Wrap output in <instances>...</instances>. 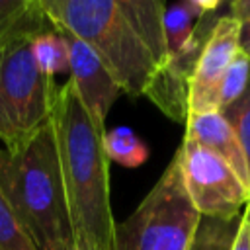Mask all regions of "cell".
<instances>
[{"label":"cell","mask_w":250,"mask_h":250,"mask_svg":"<svg viewBox=\"0 0 250 250\" xmlns=\"http://www.w3.org/2000/svg\"><path fill=\"white\" fill-rule=\"evenodd\" d=\"M240 217L230 221L201 217L189 250H230L236 229L240 225Z\"/></svg>","instance_id":"15"},{"label":"cell","mask_w":250,"mask_h":250,"mask_svg":"<svg viewBox=\"0 0 250 250\" xmlns=\"http://www.w3.org/2000/svg\"><path fill=\"white\" fill-rule=\"evenodd\" d=\"M33 57L39 70L49 78L68 72V45L53 21L33 37Z\"/></svg>","instance_id":"13"},{"label":"cell","mask_w":250,"mask_h":250,"mask_svg":"<svg viewBox=\"0 0 250 250\" xmlns=\"http://www.w3.org/2000/svg\"><path fill=\"white\" fill-rule=\"evenodd\" d=\"M68 45V72L70 82L74 84L78 98L88 111L90 119L105 131V117L115 104V100L123 94L117 82L111 78L107 68L96 57V53L70 31L55 25Z\"/></svg>","instance_id":"9"},{"label":"cell","mask_w":250,"mask_h":250,"mask_svg":"<svg viewBox=\"0 0 250 250\" xmlns=\"http://www.w3.org/2000/svg\"><path fill=\"white\" fill-rule=\"evenodd\" d=\"M230 250H250V219H248V215L244 211H242L240 225L236 229V234H234Z\"/></svg>","instance_id":"20"},{"label":"cell","mask_w":250,"mask_h":250,"mask_svg":"<svg viewBox=\"0 0 250 250\" xmlns=\"http://www.w3.org/2000/svg\"><path fill=\"white\" fill-rule=\"evenodd\" d=\"M225 2L219 0H184L164 10V35H166V49L168 57L176 55L186 47L191 39L195 23L209 12H215Z\"/></svg>","instance_id":"12"},{"label":"cell","mask_w":250,"mask_h":250,"mask_svg":"<svg viewBox=\"0 0 250 250\" xmlns=\"http://www.w3.org/2000/svg\"><path fill=\"white\" fill-rule=\"evenodd\" d=\"M238 47L240 51L250 59V21L240 23V33H238Z\"/></svg>","instance_id":"22"},{"label":"cell","mask_w":250,"mask_h":250,"mask_svg":"<svg viewBox=\"0 0 250 250\" xmlns=\"http://www.w3.org/2000/svg\"><path fill=\"white\" fill-rule=\"evenodd\" d=\"M219 113L229 121V125L236 133L240 146L244 150L246 162H248V172H250V78H248V84L242 96Z\"/></svg>","instance_id":"18"},{"label":"cell","mask_w":250,"mask_h":250,"mask_svg":"<svg viewBox=\"0 0 250 250\" xmlns=\"http://www.w3.org/2000/svg\"><path fill=\"white\" fill-rule=\"evenodd\" d=\"M49 20L84 41L123 94L145 96L158 64L119 0H41Z\"/></svg>","instance_id":"4"},{"label":"cell","mask_w":250,"mask_h":250,"mask_svg":"<svg viewBox=\"0 0 250 250\" xmlns=\"http://www.w3.org/2000/svg\"><path fill=\"white\" fill-rule=\"evenodd\" d=\"M248 203H250V201H248Z\"/></svg>","instance_id":"25"},{"label":"cell","mask_w":250,"mask_h":250,"mask_svg":"<svg viewBox=\"0 0 250 250\" xmlns=\"http://www.w3.org/2000/svg\"><path fill=\"white\" fill-rule=\"evenodd\" d=\"M104 152L109 162H117L125 168H137L148 158V146L129 127H115L109 131L105 129Z\"/></svg>","instance_id":"14"},{"label":"cell","mask_w":250,"mask_h":250,"mask_svg":"<svg viewBox=\"0 0 250 250\" xmlns=\"http://www.w3.org/2000/svg\"><path fill=\"white\" fill-rule=\"evenodd\" d=\"M176 156L186 191L201 217L230 221L242 215V207L250 201V189L221 156L186 137Z\"/></svg>","instance_id":"6"},{"label":"cell","mask_w":250,"mask_h":250,"mask_svg":"<svg viewBox=\"0 0 250 250\" xmlns=\"http://www.w3.org/2000/svg\"><path fill=\"white\" fill-rule=\"evenodd\" d=\"M0 188L37 250H72L53 117L16 146H0Z\"/></svg>","instance_id":"2"},{"label":"cell","mask_w":250,"mask_h":250,"mask_svg":"<svg viewBox=\"0 0 250 250\" xmlns=\"http://www.w3.org/2000/svg\"><path fill=\"white\" fill-rule=\"evenodd\" d=\"M51 23L41 0L25 10L0 35V143L12 148L53 117L57 84L33 57V37Z\"/></svg>","instance_id":"3"},{"label":"cell","mask_w":250,"mask_h":250,"mask_svg":"<svg viewBox=\"0 0 250 250\" xmlns=\"http://www.w3.org/2000/svg\"><path fill=\"white\" fill-rule=\"evenodd\" d=\"M186 139L195 141L197 145L209 148L217 156H221L234 174L242 180V184L250 189V172L240 141L229 121L219 111L209 113H191L186 119Z\"/></svg>","instance_id":"10"},{"label":"cell","mask_w":250,"mask_h":250,"mask_svg":"<svg viewBox=\"0 0 250 250\" xmlns=\"http://www.w3.org/2000/svg\"><path fill=\"white\" fill-rule=\"evenodd\" d=\"M248 78H250V59L242 51H238L232 62L229 64L219 86V111H223L242 96Z\"/></svg>","instance_id":"16"},{"label":"cell","mask_w":250,"mask_h":250,"mask_svg":"<svg viewBox=\"0 0 250 250\" xmlns=\"http://www.w3.org/2000/svg\"><path fill=\"white\" fill-rule=\"evenodd\" d=\"M244 213H246V215H248V219H250V203L244 207Z\"/></svg>","instance_id":"24"},{"label":"cell","mask_w":250,"mask_h":250,"mask_svg":"<svg viewBox=\"0 0 250 250\" xmlns=\"http://www.w3.org/2000/svg\"><path fill=\"white\" fill-rule=\"evenodd\" d=\"M29 0H0V35L12 25V21L25 10Z\"/></svg>","instance_id":"19"},{"label":"cell","mask_w":250,"mask_h":250,"mask_svg":"<svg viewBox=\"0 0 250 250\" xmlns=\"http://www.w3.org/2000/svg\"><path fill=\"white\" fill-rule=\"evenodd\" d=\"M229 16L234 18L236 21H240V23L250 21V0H234V2H229Z\"/></svg>","instance_id":"21"},{"label":"cell","mask_w":250,"mask_h":250,"mask_svg":"<svg viewBox=\"0 0 250 250\" xmlns=\"http://www.w3.org/2000/svg\"><path fill=\"white\" fill-rule=\"evenodd\" d=\"M240 21L229 16V4L225 14L217 20L189 80L188 109L191 113L219 111V86L221 80L240 51L238 47Z\"/></svg>","instance_id":"8"},{"label":"cell","mask_w":250,"mask_h":250,"mask_svg":"<svg viewBox=\"0 0 250 250\" xmlns=\"http://www.w3.org/2000/svg\"><path fill=\"white\" fill-rule=\"evenodd\" d=\"M121 8L131 21L137 35L152 53L158 68L168 59L166 35H164V10L166 4L158 0H119Z\"/></svg>","instance_id":"11"},{"label":"cell","mask_w":250,"mask_h":250,"mask_svg":"<svg viewBox=\"0 0 250 250\" xmlns=\"http://www.w3.org/2000/svg\"><path fill=\"white\" fill-rule=\"evenodd\" d=\"M199 221L174 154L137 209L115 223L113 250H189Z\"/></svg>","instance_id":"5"},{"label":"cell","mask_w":250,"mask_h":250,"mask_svg":"<svg viewBox=\"0 0 250 250\" xmlns=\"http://www.w3.org/2000/svg\"><path fill=\"white\" fill-rule=\"evenodd\" d=\"M227 4H223L219 10L205 14L195 23L191 39L186 43L182 51L176 55H170L166 62L156 70L152 76L145 96L170 119L178 123H186L189 109H188V94H189V80L193 74V68L197 64V59L217 23V20L225 14Z\"/></svg>","instance_id":"7"},{"label":"cell","mask_w":250,"mask_h":250,"mask_svg":"<svg viewBox=\"0 0 250 250\" xmlns=\"http://www.w3.org/2000/svg\"><path fill=\"white\" fill-rule=\"evenodd\" d=\"M0 250H37L0 188Z\"/></svg>","instance_id":"17"},{"label":"cell","mask_w":250,"mask_h":250,"mask_svg":"<svg viewBox=\"0 0 250 250\" xmlns=\"http://www.w3.org/2000/svg\"><path fill=\"white\" fill-rule=\"evenodd\" d=\"M72 250H100V248H98V246H92V244H88V242H84V240H74Z\"/></svg>","instance_id":"23"},{"label":"cell","mask_w":250,"mask_h":250,"mask_svg":"<svg viewBox=\"0 0 250 250\" xmlns=\"http://www.w3.org/2000/svg\"><path fill=\"white\" fill-rule=\"evenodd\" d=\"M53 127L74 240L113 250L115 219L109 195V160L104 152L105 131L90 119L70 80L57 90Z\"/></svg>","instance_id":"1"}]
</instances>
